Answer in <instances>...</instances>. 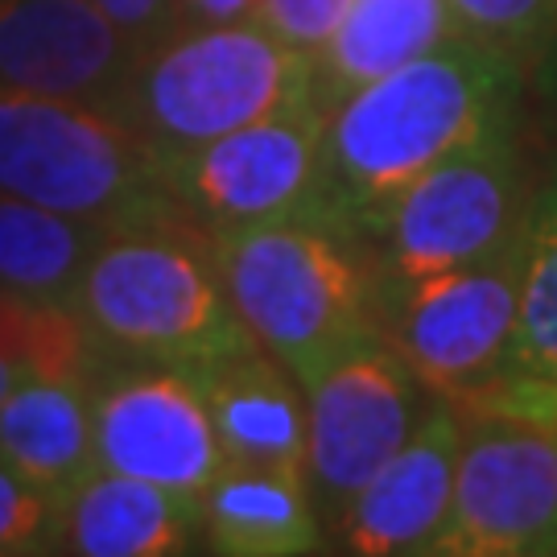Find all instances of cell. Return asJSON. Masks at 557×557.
<instances>
[{
    "instance_id": "obj_16",
    "label": "cell",
    "mask_w": 557,
    "mask_h": 557,
    "mask_svg": "<svg viewBox=\"0 0 557 557\" xmlns=\"http://www.w3.org/2000/svg\"><path fill=\"white\" fill-rule=\"evenodd\" d=\"M483 413H517L557 425V178L541 190L524 215L512 368Z\"/></svg>"
},
{
    "instance_id": "obj_18",
    "label": "cell",
    "mask_w": 557,
    "mask_h": 557,
    "mask_svg": "<svg viewBox=\"0 0 557 557\" xmlns=\"http://www.w3.org/2000/svg\"><path fill=\"white\" fill-rule=\"evenodd\" d=\"M0 458L46 496L62 499L100 467L91 384L25 380L0 400Z\"/></svg>"
},
{
    "instance_id": "obj_3",
    "label": "cell",
    "mask_w": 557,
    "mask_h": 557,
    "mask_svg": "<svg viewBox=\"0 0 557 557\" xmlns=\"http://www.w3.org/2000/svg\"><path fill=\"white\" fill-rule=\"evenodd\" d=\"M71 306L112 359H149L182 372H199L252 338L227 298L211 232L186 211L112 227L87 260Z\"/></svg>"
},
{
    "instance_id": "obj_9",
    "label": "cell",
    "mask_w": 557,
    "mask_h": 557,
    "mask_svg": "<svg viewBox=\"0 0 557 557\" xmlns=\"http://www.w3.org/2000/svg\"><path fill=\"white\" fill-rule=\"evenodd\" d=\"M438 554L557 557V425L517 413L462 418L455 508Z\"/></svg>"
},
{
    "instance_id": "obj_10",
    "label": "cell",
    "mask_w": 557,
    "mask_h": 557,
    "mask_svg": "<svg viewBox=\"0 0 557 557\" xmlns=\"http://www.w3.org/2000/svg\"><path fill=\"white\" fill-rule=\"evenodd\" d=\"M326 112L301 103L182 153H161L170 199L207 232L319 207Z\"/></svg>"
},
{
    "instance_id": "obj_22",
    "label": "cell",
    "mask_w": 557,
    "mask_h": 557,
    "mask_svg": "<svg viewBox=\"0 0 557 557\" xmlns=\"http://www.w3.org/2000/svg\"><path fill=\"white\" fill-rule=\"evenodd\" d=\"M54 504L59 499L46 496L0 458V557L50 554Z\"/></svg>"
},
{
    "instance_id": "obj_5",
    "label": "cell",
    "mask_w": 557,
    "mask_h": 557,
    "mask_svg": "<svg viewBox=\"0 0 557 557\" xmlns=\"http://www.w3.org/2000/svg\"><path fill=\"white\" fill-rule=\"evenodd\" d=\"M0 190L112 227L182 211L161 182V153L108 108L4 87Z\"/></svg>"
},
{
    "instance_id": "obj_1",
    "label": "cell",
    "mask_w": 557,
    "mask_h": 557,
    "mask_svg": "<svg viewBox=\"0 0 557 557\" xmlns=\"http://www.w3.org/2000/svg\"><path fill=\"white\" fill-rule=\"evenodd\" d=\"M520 79L517 62L450 38L356 87L326 112L319 211L372 239L421 174L517 112Z\"/></svg>"
},
{
    "instance_id": "obj_2",
    "label": "cell",
    "mask_w": 557,
    "mask_h": 557,
    "mask_svg": "<svg viewBox=\"0 0 557 557\" xmlns=\"http://www.w3.org/2000/svg\"><path fill=\"white\" fill-rule=\"evenodd\" d=\"M239 322L306 384L380 335L376 244L319 207L211 232Z\"/></svg>"
},
{
    "instance_id": "obj_20",
    "label": "cell",
    "mask_w": 557,
    "mask_h": 557,
    "mask_svg": "<svg viewBox=\"0 0 557 557\" xmlns=\"http://www.w3.org/2000/svg\"><path fill=\"white\" fill-rule=\"evenodd\" d=\"M112 223L79 220L0 190V285L34 298H75L87 260Z\"/></svg>"
},
{
    "instance_id": "obj_23",
    "label": "cell",
    "mask_w": 557,
    "mask_h": 557,
    "mask_svg": "<svg viewBox=\"0 0 557 557\" xmlns=\"http://www.w3.org/2000/svg\"><path fill=\"white\" fill-rule=\"evenodd\" d=\"M347 9L351 0H260V21L289 46L319 59L347 17Z\"/></svg>"
},
{
    "instance_id": "obj_13",
    "label": "cell",
    "mask_w": 557,
    "mask_h": 557,
    "mask_svg": "<svg viewBox=\"0 0 557 557\" xmlns=\"http://www.w3.org/2000/svg\"><path fill=\"white\" fill-rule=\"evenodd\" d=\"M462 418L446 400H434L413 438L376 471L338 520L347 554L413 557L438 554V541L455 508Z\"/></svg>"
},
{
    "instance_id": "obj_19",
    "label": "cell",
    "mask_w": 557,
    "mask_h": 557,
    "mask_svg": "<svg viewBox=\"0 0 557 557\" xmlns=\"http://www.w3.org/2000/svg\"><path fill=\"white\" fill-rule=\"evenodd\" d=\"M458 38L450 0H351L319 54V108L331 112L356 87Z\"/></svg>"
},
{
    "instance_id": "obj_25",
    "label": "cell",
    "mask_w": 557,
    "mask_h": 557,
    "mask_svg": "<svg viewBox=\"0 0 557 557\" xmlns=\"http://www.w3.org/2000/svg\"><path fill=\"white\" fill-rule=\"evenodd\" d=\"M182 25H232L260 17V0H178Z\"/></svg>"
},
{
    "instance_id": "obj_21",
    "label": "cell",
    "mask_w": 557,
    "mask_h": 557,
    "mask_svg": "<svg viewBox=\"0 0 557 557\" xmlns=\"http://www.w3.org/2000/svg\"><path fill=\"white\" fill-rule=\"evenodd\" d=\"M458 38L529 71L557 38V0H450Z\"/></svg>"
},
{
    "instance_id": "obj_15",
    "label": "cell",
    "mask_w": 557,
    "mask_h": 557,
    "mask_svg": "<svg viewBox=\"0 0 557 557\" xmlns=\"http://www.w3.org/2000/svg\"><path fill=\"white\" fill-rule=\"evenodd\" d=\"M202 533L199 499L158 483L96 467L54 504L50 554L75 557H174Z\"/></svg>"
},
{
    "instance_id": "obj_6",
    "label": "cell",
    "mask_w": 557,
    "mask_h": 557,
    "mask_svg": "<svg viewBox=\"0 0 557 557\" xmlns=\"http://www.w3.org/2000/svg\"><path fill=\"white\" fill-rule=\"evenodd\" d=\"M524 227L499 252L418 281H380V335L458 418L483 413L508 380Z\"/></svg>"
},
{
    "instance_id": "obj_14",
    "label": "cell",
    "mask_w": 557,
    "mask_h": 557,
    "mask_svg": "<svg viewBox=\"0 0 557 557\" xmlns=\"http://www.w3.org/2000/svg\"><path fill=\"white\" fill-rule=\"evenodd\" d=\"M190 376L207 397L227 462L306 475V388L273 351L248 338Z\"/></svg>"
},
{
    "instance_id": "obj_4",
    "label": "cell",
    "mask_w": 557,
    "mask_h": 557,
    "mask_svg": "<svg viewBox=\"0 0 557 557\" xmlns=\"http://www.w3.org/2000/svg\"><path fill=\"white\" fill-rule=\"evenodd\" d=\"M301 103H319V59L252 17L182 25L140 50L108 112L158 153H182Z\"/></svg>"
},
{
    "instance_id": "obj_26",
    "label": "cell",
    "mask_w": 557,
    "mask_h": 557,
    "mask_svg": "<svg viewBox=\"0 0 557 557\" xmlns=\"http://www.w3.org/2000/svg\"><path fill=\"white\" fill-rule=\"evenodd\" d=\"M21 384H25V380H21L17 372H13V368H9V363H4V359H0V400L9 397V393H13V388H21Z\"/></svg>"
},
{
    "instance_id": "obj_11",
    "label": "cell",
    "mask_w": 557,
    "mask_h": 557,
    "mask_svg": "<svg viewBox=\"0 0 557 557\" xmlns=\"http://www.w3.org/2000/svg\"><path fill=\"white\" fill-rule=\"evenodd\" d=\"M91 421L100 467L186 499L202 504L227 467L199 380L170 363L108 359L91 380Z\"/></svg>"
},
{
    "instance_id": "obj_12",
    "label": "cell",
    "mask_w": 557,
    "mask_h": 557,
    "mask_svg": "<svg viewBox=\"0 0 557 557\" xmlns=\"http://www.w3.org/2000/svg\"><path fill=\"white\" fill-rule=\"evenodd\" d=\"M137 46L91 0H0V87L112 108Z\"/></svg>"
},
{
    "instance_id": "obj_24",
    "label": "cell",
    "mask_w": 557,
    "mask_h": 557,
    "mask_svg": "<svg viewBox=\"0 0 557 557\" xmlns=\"http://www.w3.org/2000/svg\"><path fill=\"white\" fill-rule=\"evenodd\" d=\"M137 50H149L182 29L178 0H91Z\"/></svg>"
},
{
    "instance_id": "obj_8",
    "label": "cell",
    "mask_w": 557,
    "mask_h": 557,
    "mask_svg": "<svg viewBox=\"0 0 557 557\" xmlns=\"http://www.w3.org/2000/svg\"><path fill=\"white\" fill-rule=\"evenodd\" d=\"M301 388L310 413L306 487L322 524L338 529L351 499L413 438L438 397L384 335L356 343Z\"/></svg>"
},
{
    "instance_id": "obj_17",
    "label": "cell",
    "mask_w": 557,
    "mask_h": 557,
    "mask_svg": "<svg viewBox=\"0 0 557 557\" xmlns=\"http://www.w3.org/2000/svg\"><path fill=\"white\" fill-rule=\"evenodd\" d=\"M199 508L202 537L215 554L298 557L322 549V517L306 475L227 462Z\"/></svg>"
},
{
    "instance_id": "obj_7",
    "label": "cell",
    "mask_w": 557,
    "mask_h": 557,
    "mask_svg": "<svg viewBox=\"0 0 557 557\" xmlns=\"http://www.w3.org/2000/svg\"><path fill=\"white\" fill-rule=\"evenodd\" d=\"M524 199L512 116L479 133L400 195L376 227L380 281H418L499 252L517 239Z\"/></svg>"
}]
</instances>
